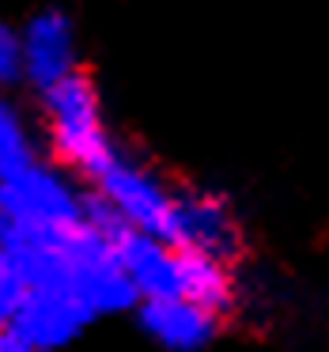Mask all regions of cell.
Listing matches in <instances>:
<instances>
[{"label": "cell", "mask_w": 329, "mask_h": 352, "mask_svg": "<svg viewBox=\"0 0 329 352\" xmlns=\"http://www.w3.org/2000/svg\"><path fill=\"white\" fill-rule=\"evenodd\" d=\"M95 197L110 205V212L133 231H148L155 239H178V186H170L155 167L117 152L99 178L91 182Z\"/></svg>", "instance_id": "obj_3"}, {"label": "cell", "mask_w": 329, "mask_h": 352, "mask_svg": "<svg viewBox=\"0 0 329 352\" xmlns=\"http://www.w3.org/2000/svg\"><path fill=\"white\" fill-rule=\"evenodd\" d=\"M0 250H4V235H0Z\"/></svg>", "instance_id": "obj_15"}, {"label": "cell", "mask_w": 329, "mask_h": 352, "mask_svg": "<svg viewBox=\"0 0 329 352\" xmlns=\"http://www.w3.org/2000/svg\"><path fill=\"white\" fill-rule=\"evenodd\" d=\"M182 250H205L216 258H235L242 250V228L227 197L212 190H182L178 193V239Z\"/></svg>", "instance_id": "obj_7"}, {"label": "cell", "mask_w": 329, "mask_h": 352, "mask_svg": "<svg viewBox=\"0 0 329 352\" xmlns=\"http://www.w3.org/2000/svg\"><path fill=\"white\" fill-rule=\"evenodd\" d=\"M27 299V273L8 250H0V329L12 326Z\"/></svg>", "instance_id": "obj_11"}, {"label": "cell", "mask_w": 329, "mask_h": 352, "mask_svg": "<svg viewBox=\"0 0 329 352\" xmlns=\"http://www.w3.org/2000/svg\"><path fill=\"white\" fill-rule=\"evenodd\" d=\"M91 186H80L76 175L54 160H34L27 167L0 175V235L4 250L12 246L54 243L87 223Z\"/></svg>", "instance_id": "obj_1"}, {"label": "cell", "mask_w": 329, "mask_h": 352, "mask_svg": "<svg viewBox=\"0 0 329 352\" xmlns=\"http://www.w3.org/2000/svg\"><path fill=\"white\" fill-rule=\"evenodd\" d=\"M133 318H137L140 333L163 352H205L220 337V326H223L220 314L205 311V307L190 303L182 296L140 299Z\"/></svg>", "instance_id": "obj_6"}, {"label": "cell", "mask_w": 329, "mask_h": 352, "mask_svg": "<svg viewBox=\"0 0 329 352\" xmlns=\"http://www.w3.org/2000/svg\"><path fill=\"white\" fill-rule=\"evenodd\" d=\"M110 239H114L117 258H122L140 299L178 296V246L148 235V231H133L125 223L110 228Z\"/></svg>", "instance_id": "obj_8"}, {"label": "cell", "mask_w": 329, "mask_h": 352, "mask_svg": "<svg viewBox=\"0 0 329 352\" xmlns=\"http://www.w3.org/2000/svg\"><path fill=\"white\" fill-rule=\"evenodd\" d=\"M34 122H38V137L49 160L87 182H95L106 170V163L122 152L106 125L102 95L87 72H76V76L38 91Z\"/></svg>", "instance_id": "obj_2"}, {"label": "cell", "mask_w": 329, "mask_h": 352, "mask_svg": "<svg viewBox=\"0 0 329 352\" xmlns=\"http://www.w3.org/2000/svg\"><path fill=\"white\" fill-rule=\"evenodd\" d=\"M0 352H34V344L23 341L16 326H4L0 329Z\"/></svg>", "instance_id": "obj_13"}, {"label": "cell", "mask_w": 329, "mask_h": 352, "mask_svg": "<svg viewBox=\"0 0 329 352\" xmlns=\"http://www.w3.org/2000/svg\"><path fill=\"white\" fill-rule=\"evenodd\" d=\"M19 61H23V84L34 95L84 72L76 19L57 4L31 12L19 23Z\"/></svg>", "instance_id": "obj_4"}, {"label": "cell", "mask_w": 329, "mask_h": 352, "mask_svg": "<svg viewBox=\"0 0 329 352\" xmlns=\"http://www.w3.org/2000/svg\"><path fill=\"white\" fill-rule=\"evenodd\" d=\"M34 352H54V349H34Z\"/></svg>", "instance_id": "obj_14"}, {"label": "cell", "mask_w": 329, "mask_h": 352, "mask_svg": "<svg viewBox=\"0 0 329 352\" xmlns=\"http://www.w3.org/2000/svg\"><path fill=\"white\" fill-rule=\"evenodd\" d=\"M38 148H42L38 122L27 114V107L8 87H0V175H12L27 163L42 160Z\"/></svg>", "instance_id": "obj_10"}, {"label": "cell", "mask_w": 329, "mask_h": 352, "mask_svg": "<svg viewBox=\"0 0 329 352\" xmlns=\"http://www.w3.org/2000/svg\"><path fill=\"white\" fill-rule=\"evenodd\" d=\"M23 84V61H19V23L0 16V87Z\"/></svg>", "instance_id": "obj_12"}, {"label": "cell", "mask_w": 329, "mask_h": 352, "mask_svg": "<svg viewBox=\"0 0 329 352\" xmlns=\"http://www.w3.org/2000/svg\"><path fill=\"white\" fill-rule=\"evenodd\" d=\"M178 296L223 318L235 307V273H231V261L216 258V254H205V250H182L178 246Z\"/></svg>", "instance_id": "obj_9"}, {"label": "cell", "mask_w": 329, "mask_h": 352, "mask_svg": "<svg viewBox=\"0 0 329 352\" xmlns=\"http://www.w3.org/2000/svg\"><path fill=\"white\" fill-rule=\"evenodd\" d=\"M91 322H99V318L80 299L76 288H69L65 280H31L27 284V299H23V307H19L12 326L34 349L65 352L72 341L84 337V329Z\"/></svg>", "instance_id": "obj_5"}]
</instances>
